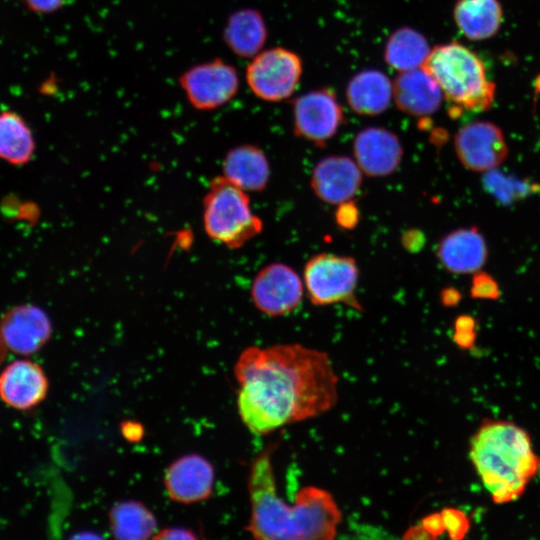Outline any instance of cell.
Returning a JSON list of instances; mask_svg holds the SVG:
<instances>
[{"label": "cell", "mask_w": 540, "mask_h": 540, "mask_svg": "<svg viewBox=\"0 0 540 540\" xmlns=\"http://www.w3.org/2000/svg\"><path fill=\"white\" fill-rule=\"evenodd\" d=\"M430 51L427 39L420 32L401 27L389 36L384 59L389 67L400 73L422 68Z\"/></svg>", "instance_id": "cb8c5ba5"}, {"label": "cell", "mask_w": 540, "mask_h": 540, "mask_svg": "<svg viewBox=\"0 0 540 540\" xmlns=\"http://www.w3.org/2000/svg\"><path fill=\"white\" fill-rule=\"evenodd\" d=\"M359 218V210L352 200L338 205L335 219L339 227L353 229L357 226Z\"/></svg>", "instance_id": "83f0119b"}, {"label": "cell", "mask_w": 540, "mask_h": 540, "mask_svg": "<svg viewBox=\"0 0 540 540\" xmlns=\"http://www.w3.org/2000/svg\"><path fill=\"white\" fill-rule=\"evenodd\" d=\"M353 153L363 173L383 177L398 168L403 157V147L392 131L382 127H367L356 135Z\"/></svg>", "instance_id": "9a60e30c"}, {"label": "cell", "mask_w": 540, "mask_h": 540, "mask_svg": "<svg viewBox=\"0 0 540 540\" xmlns=\"http://www.w3.org/2000/svg\"><path fill=\"white\" fill-rule=\"evenodd\" d=\"M346 99L350 108L359 115H379L393 100V83L377 69L362 70L349 80Z\"/></svg>", "instance_id": "d6986e66"}, {"label": "cell", "mask_w": 540, "mask_h": 540, "mask_svg": "<svg viewBox=\"0 0 540 540\" xmlns=\"http://www.w3.org/2000/svg\"><path fill=\"white\" fill-rule=\"evenodd\" d=\"M302 70V61L296 53L283 47H273L253 57L246 69V82L257 98L280 102L294 93Z\"/></svg>", "instance_id": "52a82bcc"}, {"label": "cell", "mask_w": 540, "mask_h": 540, "mask_svg": "<svg viewBox=\"0 0 540 540\" xmlns=\"http://www.w3.org/2000/svg\"><path fill=\"white\" fill-rule=\"evenodd\" d=\"M35 139L25 119L12 110L0 112V159L22 166L30 162L35 151Z\"/></svg>", "instance_id": "603a6c76"}, {"label": "cell", "mask_w": 540, "mask_h": 540, "mask_svg": "<svg viewBox=\"0 0 540 540\" xmlns=\"http://www.w3.org/2000/svg\"><path fill=\"white\" fill-rule=\"evenodd\" d=\"M471 296L475 299H498L500 296L499 286L491 275L479 270L472 279Z\"/></svg>", "instance_id": "4316f807"}, {"label": "cell", "mask_w": 540, "mask_h": 540, "mask_svg": "<svg viewBox=\"0 0 540 540\" xmlns=\"http://www.w3.org/2000/svg\"><path fill=\"white\" fill-rule=\"evenodd\" d=\"M487 244L476 227L456 229L445 235L436 256L445 269L456 274L479 271L487 259Z\"/></svg>", "instance_id": "ac0fdd59"}, {"label": "cell", "mask_w": 540, "mask_h": 540, "mask_svg": "<svg viewBox=\"0 0 540 540\" xmlns=\"http://www.w3.org/2000/svg\"><path fill=\"white\" fill-rule=\"evenodd\" d=\"M234 374L239 415L257 435L317 417L338 399L339 379L329 356L298 343L246 348Z\"/></svg>", "instance_id": "6da1fadb"}, {"label": "cell", "mask_w": 540, "mask_h": 540, "mask_svg": "<svg viewBox=\"0 0 540 540\" xmlns=\"http://www.w3.org/2000/svg\"><path fill=\"white\" fill-rule=\"evenodd\" d=\"M224 177L244 191L259 192L266 188L269 162L264 152L254 145H241L231 149L223 163Z\"/></svg>", "instance_id": "ffe728a7"}, {"label": "cell", "mask_w": 540, "mask_h": 540, "mask_svg": "<svg viewBox=\"0 0 540 540\" xmlns=\"http://www.w3.org/2000/svg\"><path fill=\"white\" fill-rule=\"evenodd\" d=\"M443 97L439 85L423 68L400 72L393 82V100L409 116H431L440 108Z\"/></svg>", "instance_id": "e0dca14e"}, {"label": "cell", "mask_w": 540, "mask_h": 540, "mask_svg": "<svg viewBox=\"0 0 540 540\" xmlns=\"http://www.w3.org/2000/svg\"><path fill=\"white\" fill-rule=\"evenodd\" d=\"M460 298V293L452 288L445 289L441 294V300L445 306L456 305L459 302Z\"/></svg>", "instance_id": "e575fe53"}, {"label": "cell", "mask_w": 540, "mask_h": 540, "mask_svg": "<svg viewBox=\"0 0 540 540\" xmlns=\"http://www.w3.org/2000/svg\"><path fill=\"white\" fill-rule=\"evenodd\" d=\"M441 513L444 519L445 531L449 538L453 540L463 539L471 525L467 515L456 508H444Z\"/></svg>", "instance_id": "484cf974"}, {"label": "cell", "mask_w": 540, "mask_h": 540, "mask_svg": "<svg viewBox=\"0 0 540 540\" xmlns=\"http://www.w3.org/2000/svg\"><path fill=\"white\" fill-rule=\"evenodd\" d=\"M7 350H8V348H7L6 343L4 341L1 326H0V365L3 363V361H4L5 357H6Z\"/></svg>", "instance_id": "d590c367"}, {"label": "cell", "mask_w": 540, "mask_h": 540, "mask_svg": "<svg viewBox=\"0 0 540 540\" xmlns=\"http://www.w3.org/2000/svg\"><path fill=\"white\" fill-rule=\"evenodd\" d=\"M45 372L37 363L18 359L0 374V398L9 407L26 411L39 405L48 392Z\"/></svg>", "instance_id": "2e32d148"}, {"label": "cell", "mask_w": 540, "mask_h": 540, "mask_svg": "<svg viewBox=\"0 0 540 540\" xmlns=\"http://www.w3.org/2000/svg\"><path fill=\"white\" fill-rule=\"evenodd\" d=\"M26 8L36 14H51L58 11L65 0H21Z\"/></svg>", "instance_id": "f1b7e54d"}, {"label": "cell", "mask_w": 540, "mask_h": 540, "mask_svg": "<svg viewBox=\"0 0 540 540\" xmlns=\"http://www.w3.org/2000/svg\"><path fill=\"white\" fill-rule=\"evenodd\" d=\"M453 340L461 349H471L476 341L475 330H455Z\"/></svg>", "instance_id": "1f68e13d"}, {"label": "cell", "mask_w": 540, "mask_h": 540, "mask_svg": "<svg viewBox=\"0 0 540 540\" xmlns=\"http://www.w3.org/2000/svg\"><path fill=\"white\" fill-rule=\"evenodd\" d=\"M362 184V171L346 156H328L313 169L310 185L315 195L331 205L351 201Z\"/></svg>", "instance_id": "5bb4252c"}, {"label": "cell", "mask_w": 540, "mask_h": 540, "mask_svg": "<svg viewBox=\"0 0 540 540\" xmlns=\"http://www.w3.org/2000/svg\"><path fill=\"white\" fill-rule=\"evenodd\" d=\"M454 148L461 164L473 172L493 171L508 155L502 130L488 121L462 126L454 137Z\"/></svg>", "instance_id": "30bf717a"}, {"label": "cell", "mask_w": 540, "mask_h": 540, "mask_svg": "<svg viewBox=\"0 0 540 540\" xmlns=\"http://www.w3.org/2000/svg\"><path fill=\"white\" fill-rule=\"evenodd\" d=\"M154 539H195L197 535L193 530L183 527L165 529L156 533Z\"/></svg>", "instance_id": "4dcf8cb0"}, {"label": "cell", "mask_w": 540, "mask_h": 540, "mask_svg": "<svg viewBox=\"0 0 540 540\" xmlns=\"http://www.w3.org/2000/svg\"><path fill=\"white\" fill-rule=\"evenodd\" d=\"M254 305L272 317L286 315L302 301L303 282L289 266L272 263L256 275L251 288Z\"/></svg>", "instance_id": "8fae6325"}, {"label": "cell", "mask_w": 540, "mask_h": 540, "mask_svg": "<svg viewBox=\"0 0 540 540\" xmlns=\"http://www.w3.org/2000/svg\"><path fill=\"white\" fill-rule=\"evenodd\" d=\"M268 37L261 13L244 8L232 13L223 30L226 46L236 55L251 58L262 51Z\"/></svg>", "instance_id": "44dd1931"}, {"label": "cell", "mask_w": 540, "mask_h": 540, "mask_svg": "<svg viewBox=\"0 0 540 540\" xmlns=\"http://www.w3.org/2000/svg\"><path fill=\"white\" fill-rule=\"evenodd\" d=\"M422 526L436 539L445 532V524L442 513H431L422 518Z\"/></svg>", "instance_id": "f546056e"}, {"label": "cell", "mask_w": 540, "mask_h": 540, "mask_svg": "<svg viewBox=\"0 0 540 540\" xmlns=\"http://www.w3.org/2000/svg\"><path fill=\"white\" fill-rule=\"evenodd\" d=\"M214 479V468L206 458L188 454L169 465L164 475V486L171 500L192 504L211 496Z\"/></svg>", "instance_id": "4fadbf2b"}, {"label": "cell", "mask_w": 540, "mask_h": 540, "mask_svg": "<svg viewBox=\"0 0 540 540\" xmlns=\"http://www.w3.org/2000/svg\"><path fill=\"white\" fill-rule=\"evenodd\" d=\"M453 17L458 29L467 38L485 40L498 32L503 10L498 0H457Z\"/></svg>", "instance_id": "7402d4cb"}, {"label": "cell", "mask_w": 540, "mask_h": 540, "mask_svg": "<svg viewBox=\"0 0 540 540\" xmlns=\"http://www.w3.org/2000/svg\"><path fill=\"white\" fill-rule=\"evenodd\" d=\"M203 222L207 235L229 248L241 247L262 230L246 191L224 176L211 182L204 199Z\"/></svg>", "instance_id": "5b68a950"}, {"label": "cell", "mask_w": 540, "mask_h": 540, "mask_svg": "<svg viewBox=\"0 0 540 540\" xmlns=\"http://www.w3.org/2000/svg\"><path fill=\"white\" fill-rule=\"evenodd\" d=\"M275 445L253 460L248 478L251 515L245 527L259 540H330L336 536L341 511L333 496L304 486L288 504L277 493L272 453Z\"/></svg>", "instance_id": "7a4b0ae2"}, {"label": "cell", "mask_w": 540, "mask_h": 540, "mask_svg": "<svg viewBox=\"0 0 540 540\" xmlns=\"http://www.w3.org/2000/svg\"><path fill=\"white\" fill-rule=\"evenodd\" d=\"M109 523L117 539H147L157 532L153 513L135 500L116 503L109 511Z\"/></svg>", "instance_id": "d4e9b609"}, {"label": "cell", "mask_w": 540, "mask_h": 540, "mask_svg": "<svg viewBox=\"0 0 540 540\" xmlns=\"http://www.w3.org/2000/svg\"><path fill=\"white\" fill-rule=\"evenodd\" d=\"M422 68L439 85L451 114L489 109L495 85L487 78L481 59L469 48L449 42L431 48Z\"/></svg>", "instance_id": "277c9868"}, {"label": "cell", "mask_w": 540, "mask_h": 540, "mask_svg": "<svg viewBox=\"0 0 540 540\" xmlns=\"http://www.w3.org/2000/svg\"><path fill=\"white\" fill-rule=\"evenodd\" d=\"M343 123V108L331 89L309 91L293 103L294 133L314 145L324 146Z\"/></svg>", "instance_id": "9c48e42d"}, {"label": "cell", "mask_w": 540, "mask_h": 540, "mask_svg": "<svg viewBox=\"0 0 540 540\" xmlns=\"http://www.w3.org/2000/svg\"><path fill=\"white\" fill-rule=\"evenodd\" d=\"M4 341L16 354L28 356L39 351L52 335L46 312L33 304L11 307L0 319Z\"/></svg>", "instance_id": "7c38bea8"}, {"label": "cell", "mask_w": 540, "mask_h": 540, "mask_svg": "<svg viewBox=\"0 0 540 540\" xmlns=\"http://www.w3.org/2000/svg\"><path fill=\"white\" fill-rule=\"evenodd\" d=\"M476 321L469 315H461L455 320V330H475Z\"/></svg>", "instance_id": "836d02e7"}, {"label": "cell", "mask_w": 540, "mask_h": 540, "mask_svg": "<svg viewBox=\"0 0 540 540\" xmlns=\"http://www.w3.org/2000/svg\"><path fill=\"white\" fill-rule=\"evenodd\" d=\"M404 539L412 540H431L434 539L431 534L422 526V524H417L409 527L404 535Z\"/></svg>", "instance_id": "d6a6232c"}, {"label": "cell", "mask_w": 540, "mask_h": 540, "mask_svg": "<svg viewBox=\"0 0 540 540\" xmlns=\"http://www.w3.org/2000/svg\"><path fill=\"white\" fill-rule=\"evenodd\" d=\"M358 278L357 264L349 256L317 254L304 268V283L314 305L345 303L360 310L355 298Z\"/></svg>", "instance_id": "8992f818"}, {"label": "cell", "mask_w": 540, "mask_h": 540, "mask_svg": "<svg viewBox=\"0 0 540 540\" xmlns=\"http://www.w3.org/2000/svg\"><path fill=\"white\" fill-rule=\"evenodd\" d=\"M469 457L496 504L516 500L540 469L530 435L511 421L483 420L471 438Z\"/></svg>", "instance_id": "3957f363"}, {"label": "cell", "mask_w": 540, "mask_h": 540, "mask_svg": "<svg viewBox=\"0 0 540 540\" xmlns=\"http://www.w3.org/2000/svg\"><path fill=\"white\" fill-rule=\"evenodd\" d=\"M179 86L193 108L212 111L236 96L240 80L233 65L215 58L185 70L179 77Z\"/></svg>", "instance_id": "ba28073f"}]
</instances>
